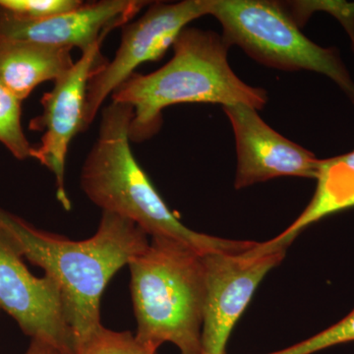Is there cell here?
I'll list each match as a JSON object with an SVG mask.
<instances>
[{
	"label": "cell",
	"instance_id": "cell-12",
	"mask_svg": "<svg viewBox=\"0 0 354 354\" xmlns=\"http://www.w3.org/2000/svg\"><path fill=\"white\" fill-rule=\"evenodd\" d=\"M71 48L25 41H0V81L20 101L74 64Z\"/></svg>",
	"mask_w": 354,
	"mask_h": 354
},
{
	"label": "cell",
	"instance_id": "cell-19",
	"mask_svg": "<svg viewBox=\"0 0 354 354\" xmlns=\"http://www.w3.org/2000/svg\"><path fill=\"white\" fill-rule=\"evenodd\" d=\"M334 162L348 167V169H354V151L353 152L346 153V155L339 156L330 158Z\"/></svg>",
	"mask_w": 354,
	"mask_h": 354
},
{
	"label": "cell",
	"instance_id": "cell-13",
	"mask_svg": "<svg viewBox=\"0 0 354 354\" xmlns=\"http://www.w3.org/2000/svg\"><path fill=\"white\" fill-rule=\"evenodd\" d=\"M315 194L301 215L272 241L258 244L262 253L286 251L298 234L321 218L353 208L354 169L333 162L321 160L317 176Z\"/></svg>",
	"mask_w": 354,
	"mask_h": 354
},
{
	"label": "cell",
	"instance_id": "cell-17",
	"mask_svg": "<svg viewBox=\"0 0 354 354\" xmlns=\"http://www.w3.org/2000/svg\"><path fill=\"white\" fill-rule=\"evenodd\" d=\"M349 342H354V310L339 322L306 341L269 354H312Z\"/></svg>",
	"mask_w": 354,
	"mask_h": 354
},
{
	"label": "cell",
	"instance_id": "cell-2",
	"mask_svg": "<svg viewBox=\"0 0 354 354\" xmlns=\"http://www.w3.org/2000/svg\"><path fill=\"white\" fill-rule=\"evenodd\" d=\"M174 57L152 73H134L120 86L111 102L134 109L130 141L153 138L162 125L164 109L179 104L202 102L262 109L268 102L264 88L241 80L228 64V48L215 32L186 27L174 41Z\"/></svg>",
	"mask_w": 354,
	"mask_h": 354
},
{
	"label": "cell",
	"instance_id": "cell-18",
	"mask_svg": "<svg viewBox=\"0 0 354 354\" xmlns=\"http://www.w3.org/2000/svg\"><path fill=\"white\" fill-rule=\"evenodd\" d=\"M25 354H67L64 353L62 349L50 344V342L43 341V339H32L30 342L29 348Z\"/></svg>",
	"mask_w": 354,
	"mask_h": 354
},
{
	"label": "cell",
	"instance_id": "cell-15",
	"mask_svg": "<svg viewBox=\"0 0 354 354\" xmlns=\"http://www.w3.org/2000/svg\"><path fill=\"white\" fill-rule=\"evenodd\" d=\"M75 354H158L130 332H116L102 326L75 346Z\"/></svg>",
	"mask_w": 354,
	"mask_h": 354
},
{
	"label": "cell",
	"instance_id": "cell-6",
	"mask_svg": "<svg viewBox=\"0 0 354 354\" xmlns=\"http://www.w3.org/2000/svg\"><path fill=\"white\" fill-rule=\"evenodd\" d=\"M205 15H209V0L151 2L139 19L121 27L115 55L88 82L86 127H90L106 100L140 65L160 59L188 24Z\"/></svg>",
	"mask_w": 354,
	"mask_h": 354
},
{
	"label": "cell",
	"instance_id": "cell-7",
	"mask_svg": "<svg viewBox=\"0 0 354 354\" xmlns=\"http://www.w3.org/2000/svg\"><path fill=\"white\" fill-rule=\"evenodd\" d=\"M102 41L83 51L78 62L53 82L44 93L43 111L29 123L32 131L43 132L41 142L32 146L31 158L38 160L55 176L58 202L64 209H71V201L65 189V165L70 144L86 127V104L91 78L108 62L102 55Z\"/></svg>",
	"mask_w": 354,
	"mask_h": 354
},
{
	"label": "cell",
	"instance_id": "cell-10",
	"mask_svg": "<svg viewBox=\"0 0 354 354\" xmlns=\"http://www.w3.org/2000/svg\"><path fill=\"white\" fill-rule=\"evenodd\" d=\"M236 147V189L281 176L317 178L321 160L270 127L257 109L225 106Z\"/></svg>",
	"mask_w": 354,
	"mask_h": 354
},
{
	"label": "cell",
	"instance_id": "cell-11",
	"mask_svg": "<svg viewBox=\"0 0 354 354\" xmlns=\"http://www.w3.org/2000/svg\"><path fill=\"white\" fill-rule=\"evenodd\" d=\"M150 3L142 0L84 2L71 12L39 21L18 19L0 9V41L76 48L83 53L104 41L115 28L127 25Z\"/></svg>",
	"mask_w": 354,
	"mask_h": 354
},
{
	"label": "cell",
	"instance_id": "cell-3",
	"mask_svg": "<svg viewBox=\"0 0 354 354\" xmlns=\"http://www.w3.org/2000/svg\"><path fill=\"white\" fill-rule=\"evenodd\" d=\"M99 134L84 162L80 185L84 194L106 213L133 221L151 237H167L203 254L243 252L255 241H228L185 227L167 206L143 167L130 141L131 106L120 102L102 109Z\"/></svg>",
	"mask_w": 354,
	"mask_h": 354
},
{
	"label": "cell",
	"instance_id": "cell-4",
	"mask_svg": "<svg viewBox=\"0 0 354 354\" xmlns=\"http://www.w3.org/2000/svg\"><path fill=\"white\" fill-rule=\"evenodd\" d=\"M194 247L152 237L128 264L138 342L158 351L171 342L180 354H201L205 270Z\"/></svg>",
	"mask_w": 354,
	"mask_h": 354
},
{
	"label": "cell",
	"instance_id": "cell-5",
	"mask_svg": "<svg viewBox=\"0 0 354 354\" xmlns=\"http://www.w3.org/2000/svg\"><path fill=\"white\" fill-rule=\"evenodd\" d=\"M209 15L220 22L228 46H239L266 66L328 76L354 104V82L337 50L310 41L279 2L209 0Z\"/></svg>",
	"mask_w": 354,
	"mask_h": 354
},
{
	"label": "cell",
	"instance_id": "cell-16",
	"mask_svg": "<svg viewBox=\"0 0 354 354\" xmlns=\"http://www.w3.org/2000/svg\"><path fill=\"white\" fill-rule=\"evenodd\" d=\"M81 0H0V9L18 19L39 21L71 12Z\"/></svg>",
	"mask_w": 354,
	"mask_h": 354
},
{
	"label": "cell",
	"instance_id": "cell-9",
	"mask_svg": "<svg viewBox=\"0 0 354 354\" xmlns=\"http://www.w3.org/2000/svg\"><path fill=\"white\" fill-rule=\"evenodd\" d=\"M9 314L26 335L43 339L67 354H75L73 335L65 319L59 288L44 274L37 278L23 257L0 234V310Z\"/></svg>",
	"mask_w": 354,
	"mask_h": 354
},
{
	"label": "cell",
	"instance_id": "cell-1",
	"mask_svg": "<svg viewBox=\"0 0 354 354\" xmlns=\"http://www.w3.org/2000/svg\"><path fill=\"white\" fill-rule=\"evenodd\" d=\"M0 234L57 283L74 346L102 327L106 286L150 243L149 235L133 221L106 212L92 237L71 241L39 230L0 207Z\"/></svg>",
	"mask_w": 354,
	"mask_h": 354
},
{
	"label": "cell",
	"instance_id": "cell-8",
	"mask_svg": "<svg viewBox=\"0 0 354 354\" xmlns=\"http://www.w3.org/2000/svg\"><path fill=\"white\" fill-rule=\"evenodd\" d=\"M256 245L243 252L203 255L205 299L201 354H225L232 330L256 288L285 258L286 251L260 253Z\"/></svg>",
	"mask_w": 354,
	"mask_h": 354
},
{
	"label": "cell",
	"instance_id": "cell-14",
	"mask_svg": "<svg viewBox=\"0 0 354 354\" xmlns=\"http://www.w3.org/2000/svg\"><path fill=\"white\" fill-rule=\"evenodd\" d=\"M22 101L0 81V143L19 160L31 158L32 146L22 127Z\"/></svg>",
	"mask_w": 354,
	"mask_h": 354
}]
</instances>
